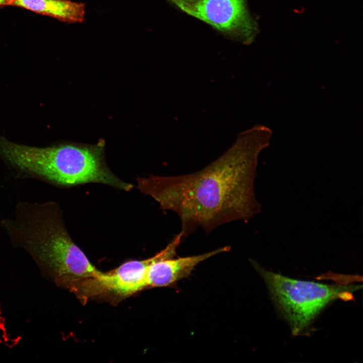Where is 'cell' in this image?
<instances>
[{
  "label": "cell",
  "mask_w": 363,
  "mask_h": 363,
  "mask_svg": "<svg viewBox=\"0 0 363 363\" xmlns=\"http://www.w3.org/2000/svg\"><path fill=\"white\" fill-rule=\"evenodd\" d=\"M11 6L68 23H81L85 19V5L70 0H12Z\"/></svg>",
  "instance_id": "cell-8"
},
{
  "label": "cell",
  "mask_w": 363,
  "mask_h": 363,
  "mask_svg": "<svg viewBox=\"0 0 363 363\" xmlns=\"http://www.w3.org/2000/svg\"><path fill=\"white\" fill-rule=\"evenodd\" d=\"M230 249V247L225 246L201 255L156 261L150 265L146 270V287H163L170 285L188 276L195 267L202 261L219 253L227 252Z\"/></svg>",
  "instance_id": "cell-7"
},
{
  "label": "cell",
  "mask_w": 363,
  "mask_h": 363,
  "mask_svg": "<svg viewBox=\"0 0 363 363\" xmlns=\"http://www.w3.org/2000/svg\"><path fill=\"white\" fill-rule=\"evenodd\" d=\"M264 280L274 304L288 323L292 334L306 329L330 302L351 296L359 285H330L293 279L251 262Z\"/></svg>",
  "instance_id": "cell-4"
},
{
  "label": "cell",
  "mask_w": 363,
  "mask_h": 363,
  "mask_svg": "<svg viewBox=\"0 0 363 363\" xmlns=\"http://www.w3.org/2000/svg\"><path fill=\"white\" fill-rule=\"evenodd\" d=\"M166 1L235 40L249 42L255 33V24L248 11L247 0Z\"/></svg>",
  "instance_id": "cell-5"
},
{
  "label": "cell",
  "mask_w": 363,
  "mask_h": 363,
  "mask_svg": "<svg viewBox=\"0 0 363 363\" xmlns=\"http://www.w3.org/2000/svg\"><path fill=\"white\" fill-rule=\"evenodd\" d=\"M0 158L17 177L59 187L95 183L125 191L133 188L106 165L102 149L73 144L38 147L0 137Z\"/></svg>",
  "instance_id": "cell-3"
},
{
  "label": "cell",
  "mask_w": 363,
  "mask_h": 363,
  "mask_svg": "<svg viewBox=\"0 0 363 363\" xmlns=\"http://www.w3.org/2000/svg\"><path fill=\"white\" fill-rule=\"evenodd\" d=\"M0 226L13 247L25 251L41 274L57 285L70 290L100 272L71 238L55 202L20 201Z\"/></svg>",
  "instance_id": "cell-2"
},
{
  "label": "cell",
  "mask_w": 363,
  "mask_h": 363,
  "mask_svg": "<svg viewBox=\"0 0 363 363\" xmlns=\"http://www.w3.org/2000/svg\"><path fill=\"white\" fill-rule=\"evenodd\" d=\"M161 259V255L158 253L145 260L127 262L107 272L100 271L88 280V292L91 296L109 292L127 296L141 290L146 287L147 267Z\"/></svg>",
  "instance_id": "cell-6"
},
{
  "label": "cell",
  "mask_w": 363,
  "mask_h": 363,
  "mask_svg": "<svg viewBox=\"0 0 363 363\" xmlns=\"http://www.w3.org/2000/svg\"><path fill=\"white\" fill-rule=\"evenodd\" d=\"M272 135L269 128L256 125L203 169L180 175L138 177L137 187L161 209L177 215L183 239L198 227L208 233L224 223L247 221L260 210L254 183L258 155Z\"/></svg>",
  "instance_id": "cell-1"
},
{
  "label": "cell",
  "mask_w": 363,
  "mask_h": 363,
  "mask_svg": "<svg viewBox=\"0 0 363 363\" xmlns=\"http://www.w3.org/2000/svg\"><path fill=\"white\" fill-rule=\"evenodd\" d=\"M12 0H0V8L7 6H11Z\"/></svg>",
  "instance_id": "cell-9"
}]
</instances>
